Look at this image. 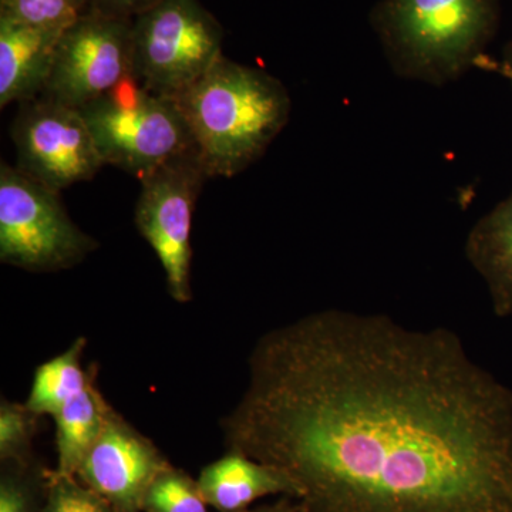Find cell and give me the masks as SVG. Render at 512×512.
<instances>
[{
	"instance_id": "cell-1",
	"label": "cell",
	"mask_w": 512,
	"mask_h": 512,
	"mask_svg": "<svg viewBox=\"0 0 512 512\" xmlns=\"http://www.w3.org/2000/svg\"><path fill=\"white\" fill-rule=\"evenodd\" d=\"M299 512H512V392L446 328L326 309L269 330L222 423Z\"/></svg>"
},
{
	"instance_id": "cell-2",
	"label": "cell",
	"mask_w": 512,
	"mask_h": 512,
	"mask_svg": "<svg viewBox=\"0 0 512 512\" xmlns=\"http://www.w3.org/2000/svg\"><path fill=\"white\" fill-rule=\"evenodd\" d=\"M174 101L210 178H231L256 163L292 110L281 80L224 56Z\"/></svg>"
},
{
	"instance_id": "cell-3",
	"label": "cell",
	"mask_w": 512,
	"mask_h": 512,
	"mask_svg": "<svg viewBox=\"0 0 512 512\" xmlns=\"http://www.w3.org/2000/svg\"><path fill=\"white\" fill-rule=\"evenodd\" d=\"M500 22V0H382L373 28L397 76L444 86L476 66Z\"/></svg>"
},
{
	"instance_id": "cell-4",
	"label": "cell",
	"mask_w": 512,
	"mask_h": 512,
	"mask_svg": "<svg viewBox=\"0 0 512 512\" xmlns=\"http://www.w3.org/2000/svg\"><path fill=\"white\" fill-rule=\"evenodd\" d=\"M79 110L104 164L140 180L173 158L195 150L177 103L148 92L134 76Z\"/></svg>"
},
{
	"instance_id": "cell-5",
	"label": "cell",
	"mask_w": 512,
	"mask_h": 512,
	"mask_svg": "<svg viewBox=\"0 0 512 512\" xmlns=\"http://www.w3.org/2000/svg\"><path fill=\"white\" fill-rule=\"evenodd\" d=\"M224 32L198 0H161L133 19V76L177 99L222 57Z\"/></svg>"
},
{
	"instance_id": "cell-6",
	"label": "cell",
	"mask_w": 512,
	"mask_h": 512,
	"mask_svg": "<svg viewBox=\"0 0 512 512\" xmlns=\"http://www.w3.org/2000/svg\"><path fill=\"white\" fill-rule=\"evenodd\" d=\"M99 247L70 220L59 192L18 167L0 164V261L53 272L83 261Z\"/></svg>"
},
{
	"instance_id": "cell-7",
	"label": "cell",
	"mask_w": 512,
	"mask_h": 512,
	"mask_svg": "<svg viewBox=\"0 0 512 512\" xmlns=\"http://www.w3.org/2000/svg\"><path fill=\"white\" fill-rule=\"evenodd\" d=\"M208 178L197 150L141 178L134 221L160 259L168 292L181 303L191 301L192 215Z\"/></svg>"
},
{
	"instance_id": "cell-8",
	"label": "cell",
	"mask_w": 512,
	"mask_h": 512,
	"mask_svg": "<svg viewBox=\"0 0 512 512\" xmlns=\"http://www.w3.org/2000/svg\"><path fill=\"white\" fill-rule=\"evenodd\" d=\"M133 76V19L90 6L63 30L42 96L82 109Z\"/></svg>"
},
{
	"instance_id": "cell-9",
	"label": "cell",
	"mask_w": 512,
	"mask_h": 512,
	"mask_svg": "<svg viewBox=\"0 0 512 512\" xmlns=\"http://www.w3.org/2000/svg\"><path fill=\"white\" fill-rule=\"evenodd\" d=\"M12 140L16 167L56 192L92 180L106 165L80 110L45 96L20 104Z\"/></svg>"
},
{
	"instance_id": "cell-10",
	"label": "cell",
	"mask_w": 512,
	"mask_h": 512,
	"mask_svg": "<svg viewBox=\"0 0 512 512\" xmlns=\"http://www.w3.org/2000/svg\"><path fill=\"white\" fill-rule=\"evenodd\" d=\"M165 468L157 448L110 410L77 476L107 503L133 511L143 507L148 488Z\"/></svg>"
},
{
	"instance_id": "cell-11",
	"label": "cell",
	"mask_w": 512,
	"mask_h": 512,
	"mask_svg": "<svg viewBox=\"0 0 512 512\" xmlns=\"http://www.w3.org/2000/svg\"><path fill=\"white\" fill-rule=\"evenodd\" d=\"M63 30L35 28L0 16V107L45 92Z\"/></svg>"
},
{
	"instance_id": "cell-12",
	"label": "cell",
	"mask_w": 512,
	"mask_h": 512,
	"mask_svg": "<svg viewBox=\"0 0 512 512\" xmlns=\"http://www.w3.org/2000/svg\"><path fill=\"white\" fill-rule=\"evenodd\" d=\"M197 484L205 503L224 512L242 511L269 495H296L282 471L237 451L205 467Z\"/></svg>"
},
{
	"instance_id": "cell-13",
	"label": "cell",
	"mask_w": 512,
	"mask_h": 512,
	"mask_svg": "<svg viewBox=\"0 0 512 512\" xmlns=\"http://www.w3.org/2000/svg\"><path fill=\"white\" fill-rule=\"evenodd\" d=\"M464 252L484 279L498 318L512 315V194L468 232Z\"/></svg>"
},
{
	"instance_id": "cell-14",
	"label": "cell",
	"mask_w": 512,
	"mask_h": 512,
	"mask_svg": "<svg viewBox=\"0 0 512 512\" xmlns=\"http://www.w3.org/2000/svg\"><path fill=\"white\" fill-rule=\"evenodd\" d=\"M110 410L93 380L60 407L53 416L56 420L57 476H76L84 457L99 439Z\"/></svg>"
},
{
	"instance_id": "cell-15",
	"label": "cell",
	"mask_w": 512,
	"mask_h": 512,
	"mask_svg": "<svg viewBox=\"0 0 512 512\" xmlns=\"http://www.w3.org/2000/svg\"><path fill=\"white\" fill-rule=\"evenodd\" d=\"M86 339L80 338L62 355L37 367L26 407L39 416H55L70 397L82 392L92 379L82 367Z\"/></svg>"
},
{
	"instance_id": "cell-16",
	"label": "cell",
	"mask_w": 512,
	"mask_h": 512,
	"mask_svg": "<svg viewBox=\"0 0 512 512\" xmlns=\"http://www.w3.org/2000/svg\"><path fill=\"white\" fill-rule=\"evenodd\" d=\"M92 5V0H0V16L35 28L64 30Z\"/></svg>"
},
{
	"instance_id": "cell-17",
	"label": "cell",
	"mask_w": 512,
	"mask_h": 512,
	"mask_svg": "<svg viewBox=\"0 0 512 512\" xmlns=\"http://www.w3.org/2000/svg\"><path fill=\"white\" fill-rule=\"evenodd\" d=\"M143 507L147 512H207L198 484L165 468L148 488Z\"/></svg>"
},
{
	"instance_id": "cell-18",
	"label": "cell",
	"mask_w": 512,
	"mask_h": 512,
	"mask_svg": "<svg viewBox=\"0 0 512 512\" xmlns=\"http://www.w3.org/2000/svg\"><path fill=\"white\" fill-rule=\"evenodd\" d=\"M36 414L26 404L2 400L0 406V457L2 460L19 458L26 453L35 433Z\"/></svg>"
},
{
	"instance_id": "cell-19",
	"label": "cell",
	"mask_w": 512,
	"mask_h": 512,
	"mask_svg": "<svg viewBox=\"0 0 512 512\" xmlns=\"http://www.w3.org/2000/svg\"><path fill=\"white\" fill-rule=\"evenodd\" d=\"M45 512H110L109 503L74 477L53 476Z\"/></svg>"
},
{
	"instance_id": "cell-20",
	"label": "cell",
	"mask_w": 512,
	"mask_h": 512,
	"mask_svg": "<svg viewBox=\"0 0 512 512\" xmlns=\"http://www.w3.org/2000/svg\"><path fill=\"white\" fill-rule=\"evenodd\" d=\"M0 512H32L28 490L18 478L3 477L0 484Z\"/></svg>"
},
{
	"instance_id": "cell-21",
	"label": "cell",
	"mask_w": 512,
	"mask_h": 512,
	"mask_svg": "<svg viewBox=\"0 0 512 512\" xmlns=\"http://www.w3.org/2000/svg\"><path fill=\"white\" fill-rule=\"evenodd\" d=\"M161 0H92V8L121 18L134 19L140 13L153 8Z\"/></svg>"
},
{
	"instance_id": "cell-22",
	"label": "cell",
	"mask_w": 512,
	"mask_h": 512,
	"mask_svg": "<svg viewBox=\"0 0 512 512\" xmlns=\"http://www.w3.org/2000/svg\"><path fill=\"white\" fill-rule=\"evenodd\" d=\"M500 72L510 80L512 84V40L504 47L503 60L500 63Z\"/></svg>"
},
{
	"instance_id": "cell-23",
	"label": "cell",
	"mask_w": 512,
	"mask_h": 512,
	"mask_svg": "<svg viewBox=\"0 0 512 512\" xmlns=\"http://www.w3.org/2000/svg\"><path fill=\"white\" fill-rule=\"evenodd\" d=\"M252 512H299L298 507H293V505H288L285 503L275 505V507H266L261 508V510H256Z\"/></svg>"
}]
</instances>
